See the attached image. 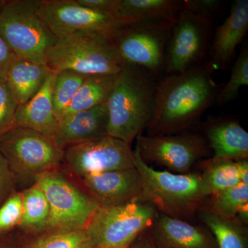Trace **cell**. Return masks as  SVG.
Masks as SVG:
<instances>
[{
	"instance_id": "cell-33",
	"label": "cell",
	"mask_w": 248,
	"mask_h": 248,
	"mask_svg": "<svg viewBox=\"0 0 248 248\" xmlns=\"http://www.w3.org/2000/svg\"><path fill=\"white\" fill-rule=\"evenodd\" d=\"M15 180L7 161L0 153V205L14 193Z\"/></svg>"
},
{
	"instance_id": "cell-20",
	"label": "cell",
	"mask_w": 248,
	"mask_h": 248,
	"mask_svg": "<svg viewBox=\"0 0 248 248\" xmlns=\"http://www.w3.org/2000/svg\"><path fill=\"white\" fill-rule=\"evenodd\" d=\"M45 63L17 58L6 74V86L18 106L31 100L45 85L53 73Z\"/></svg>"
},
{
	"instance_id": "cell-35",
	"label": "cell",
	"mask_w": 248,
	"mask_h": 248,
	"mask_svg": "<svg viewBox=\"0 0 248 248\" xmlns=\"http://www.w3.org/2000/svg\"><path fill=\"white\" fill-rule=\"evenodd\" d=\"M17 58L0 36V81H5L10 67Z\"/></svg>"
},
{
	"instance_id": "cell-37",
	"label": "cell",
	"mask_w": 248,
	"mask_h": 248,
	"mask_svg": "<svg viewBox=\"0 0 248 248\" xmlns=\"http://www.w3.org/2000/svg\"><path fill=\"white\" fill-rule=\"evenodd\" d=\"M133 248H158L156 245L153 242V240L148 239V238H143Z\"/></svg>"
},
{
	"instance_id": "cell-15",
	"label": "cell",
	"mask_w": 248,
	"mask_h": 248,
	"mask_svg": "<svg viewBox=\"0 0 248 248\" xmlns=\"http://www.w3.org/2000/svg\"><path fill=\"white\" fill-rule=\"evenodd\" d=\"M248 30V1L236 0L229 16L217 28L213 43L209 48L210 59L207 62L215 71L226 68Z\"/></svg>"
},
{
	"instance_id": "cell-31",
	"label": "cell",
	"mask_w": 248,
	"mask_h": 248,
	"mask_svg": "<svg viewBox=\"0 0 248 248\" xmlns=\"http://www.w3.org/2000/svg\"><path fill=\"white\" fill-rule=\"evenodd\" d=\"M17 107L6 82L0 81V138L14 128Z\"/></svg>"
},
{
	"instance_id": "cell-13",
	"label": "cell",
	"mask_w": 248,
	"mask_h": 248,
	"mask_svg": "<svg viewBox=\"0 0 248 248\" xmlns=\"http://www.w3.org/2000/svg\"><path fill=\"white\" fill-rule=\"evenodd\" d=\"M37 11L58 39L78 32L111 37L122 25L112 16L84 7L76 0H37Z\"/></svg>"
},
{
	"instance_id": "cell-40",
	"label": "cell",
	"mask_w": 248,
	"mask_h": 248,
	"mask_svg": "<svg viewBox=\"0 0 248 248\" xmlns=\"http://www.w3.org/2000/svg\"></svg>"
},
{
	"instance_id": "cell-36",
	"label": "cell",
	"mask_w": 248,
	"mask_h": 248,
	"mask_svg": "<svg viewBox=\"0 0 248 248\" xmlns=\"http://www.w3.org/2000/svg\"><path fill=\"white\" fill-rule=\"evenodd\" d=\"M239 170L240 180L241 184L248 185V159L236 161Z\"/></svg>"
},
{
	"instance_id": "cell-25",
	"label": "cell",
	"mask_w": 248,
	"mask_h": 248,
	"mask_svg": "<svg viewBox=\"0 0 248 248\" xmlns=\"http://www.w3.org/2000/svg\"><path fill=\"white\" fill-rule=\"evenodd\" d=\"M14 248H93L85 230L45 231L30 234Z\"/></svg>"
},
{
	"instance_id": "cell-1",
	"label": "cell",
	"mask_w": 248,
	"mask_h": 248,
	"mask_svg": "<svg viewBox=\"0 0 248 248\" xmlns=\"http://www.w3.org/2000/svg\"><path fill=\"white\" fill-rule=\"evenodd\" d=\"M214 72L205 62L157 81L148 135H169L197 124L215 103L222 86L214 79Z\"/></svg>"
},
{
	"instance_id": "cell-24",
	"label": "cell",
	"mask_w": 248,
	"mask_h": 248,
	"mask_svg": "<svg viewBox=\"0 0 248 248\" xmlns=\"http://www.w3.org/2000/svg\"><path fill=\"white\" fill-rule=\"evenodd\" d=\"M200 217L215 236L217 248H248L247 231L234 219L219 216L209 209L200 210Z\"/></svg>"
},
{
	"instance_id": "cell-19",
	"label": "cell",
	"mask_w": 248,
	"mask_h": 248,
	"mask_svg": "<svg viewBox=\"0 0 248 248\" xmlns=\"http://www.w3.org/2000/svg\"><path fill=\"white\" fill-rule=\"evenodd\" d=\"M54 76L53 71L37 94L26 104L18 106L14 128L31 129L53 139L58 125L52 100Z\"/></svg>"
},
{
	"instance_id": "cell-21",
	"label": "cell",
	"mask_w": 248,
	"mask_h": 248,
	"mask_svg": "<svg viewBox=\"0 0 248 248\" xmlns=\"http://www.w3.org/2000/svg\"><path fill=\"white\" fill-rule=\"evenodd\" d=\"M184 0H119L114 17L122 25L175 18Z\"/></svg>"
},
{
	"instance_id": "cell-26",
	"label": "cell",
	"mask_w": 248,
	"mask_h": 248,
	"mask_svg": "<svg viewBox=\"0 0 248 248\" xmlns=\"http://www.w3.org/2000/svg\"><path fill=\"white\" fill-rule=\"evenodd\" d=\"M88 76L71 70L55 72L52 86V100L57 120L59 121L61 118L62 114L71 104Z\"/></svg>"
},
{
	"instance_id": "cell-27",
	"label": "cell",
	"mask_w": 248,
	"mask_h": 248,
	"mask_svg": "<svg viewBox=\"0 0 248 248\" xmlns=\"http://www.w3.org/2000/svg\"><path fill=\"white\" fill-rule=\"evenodd\" d=\"M210 195L241 184L236 161L212 159L201 174Z\"/></svg>"
},
{
	"instance_id": "cell-38",
	"label": "cell",
	"mask_w": 248,
	"mask_h": 248,
	"mask_svg": "<svg viewBox=\"0 0 248 248\" xmlns=\"http://www.w3.org/2000/svg\"><path fill=\"white\" fill-rule=\"evenodd\" d=\"M6 0H0V12H1V11L2 10L3 7H4V4H6Z\"/></svg>"
},
{
	"instance_id": "cell-3",
	"label": "cell",
	"mask_w": 248,
	"mask_h": 248,
	"mask_svg": "<svg viewBox=\"0 0 248 248\" xmlns=\"http://www.w3.org/2000/svg\"><path fill=\"white\" fill-rule=\"evenodd\" d=\"M133 151L135 168L141 177L140 201L152 204L161 214L190 218L210 195L201 174L156 170L142 159L136 148Z\"/></svg>"
},
{
	"instance_id": "cell-29",
	"label": "cell",
	"mask_w": 248,
	"mask_h": 248,
	"mask_svg": "<svg viewBox=\"0 0 248 248\" xmlns=\"http://www.w3.org/2000/svg\"><path fill=\"white\" fill-rule=\"evenodd\" d=\"M248 86V48L244 46L236 59L231 78L221 86L215 103L218 106L225 105L237 97L242 86Z\"/></svg>"
},
{
	"instance_id": "cell-8",
	"label": "cell",
	"mask_w": 248,
	"mask_h": 248,
	"mask_svg": "<svg viewBox=\"0 0 248 248\" xmlns=\"http://www.w3.org/2000/svg\"><path fill=\"white\" fill-rule=\"evenodd\" d=\"M34 184L43 191L50 205L46 231L85 230L99 208L81 186L58 169L42 173Z\"/></svg>"
},
{
	"instance_id": "cell-23",
	"label": "cell",
	"mask_w": 248,
	"mask_h": 248,
	"mask_svg": "<svg viewBox=\"0 0 248 248\" xmlns=\"http://www.w3.org/2000/svg\"><path fill=\"white\" fill-rule=\"evenodd\" d=\"M22 216L19 227L29 234L46 231L50 205L42 189L37 184L22 192Z\"/></svg>"
},
{
	"instance_id": "cell-39",
	"label": "cell",
	"mask_w": 248,
	"mask_h": 248,
	"mask_svg": "<svg viewBox=\"0 0 248 248\" xmlns=\"http://www.w3.org/2000/svg\"><path fill=\"white\" fill-rule=\"evenodd\" d=\"M0 248H14L9 247V246H8V245L3 244V243H0Z\"/></svg>"
},
{
	"instance_id": "cell-11",
	"label": "cell",
	"mask_w": 248,
	"mask_h": 248,
	"mask_svg": "<svg viewBox=\"0 0 248 248\" xmlns=\"http://www.w3.org/2000/svg\"><path fill=\"white\" fill-rule=\"evenodd\" d=\"M145 162L165 166L177 174H188L198 160L208 155L205 137L198 133L138 135L137 147Z\"/></svg>"
},
{
	"instance_id": "cell-6",
	"label": "cell",
	"mask_w": 248,
	"mask_h": 248,
	"mask_svg": "<svg viewBox=\"0 0 248 248\" xmlns=\"http://www.w3.org/2000/svg\"><path fill=\"white\" fill-rule=\"evenodd\" d=\"M177 17L121 26L110 42L124 67L142 68L157 79L165 71L166 48Z\"/></svg>"
},
{
	"instance_id": "cell-2",
	"label": "cell",
	"mask_w": 248,
	"mask_h": 248,
	"mask_svg": "<svg viewBox=\"0 0 248 248\" xmlns=\"http://www.w3.org/2000/svg\"><path fill=\"white\" fill-rule=\"evenodd\" d=\"M157 79L138 67L117 74L107 104L109 136L130 145L147 128L154 112Z\"/></svg>"
},
{
	"instance_id": "cell-34",
	"label": "cell",
	"mask_w": 248,
	"mask_h": 248,
	"mask_svg": "<svg viewBox=\"0 0 248 248\" xmlns=\"http://www.w3.org/2000/svg\"><path fill=\"white\" fill-rule=\"evenodd\" d=\"M78 4L97 12L114 17L119 0H76ZM115 18V17H114Z\"/></svg>"
},
{
	"instance_id": "cell-5",
	"label": "cell",
	"mask_w": 248,
	"mask_h": 248,
	"mask_svg": "<svg viewBox=\"0 0 248 248\" xmlns=\"http://www.w3.org/2000/svg\"><path fill=\"white\" fill-rule=\"evenodd\" d=\"M52 71L71 70L85 76L117 75L124 68L110 37L78 32L59 39L46 54Z\"/></svg>"
},
{
	"instance_id": "cell-7",
	"label": "cell",
	"mask_w": 248,
	"mask_h": 248,
	"mask_svg": "<svg viewBox=\"0 0 248 248\" xmlns=\"http://www.w3.org/2000/svg\"><path fill=\"white\" fill-rule=\"evenodd\" d=\"M157 216L154 205L142 201L99 207L85 231L93 248H130Z\"/></svg>"
},
{
	"instance_id": "cell-4",
	"label": "cell",
	"mask_w": 248,
	"mask_h": 248,
	"mask_svg": "<svg viewBox=\"0 0 248 248\" xmlns=\"http://www.w3.org/2000/svg\"><path fill=\"white\" fill-rule=\"evenodd\" d=\"M37 0L6 1L0 12V36L18 58L46 64L59 39L37 11Z\"/></svg>"
},
{
	"instance_id": "cell-14",
	"label": "cell",
	"mask_w": 248,
	"mask_h": 248,
	"mask_svg": "<svg viewBox=\"0 0 248 248\" xmlns=\"http://www.w3.org/2000/svg\"><path fill=\"white\" fill-rule=\"evenodd\" d=\"M83 190L99 207H110L140 201L141 181L136 168L80 177Z\"/></svg>"
},
{
	"instance_id": "cell-30",
	"label": "cell",
	"mask_w": 248,
	"mask_h": 248,
	"mask_svg": "<svg viewBox=\"0 0 248 248\" xmlns=\"http://www.w3.org/2000/svg\"><path fill=\"white\" fill-rule=\"evenodd\" d=\"M22 216V192H14L0 205V236L19 226Z\"/></svg>"
},
{
	"instance_id": "cell-12",
	"label": "cell",
	"mask_w": 248,
	"mask_h": 248,
	"mask_svg": "<svg viewBox=\"0 0 248 248\" xmlns=\"http://www.w3.org/2000/svg\"><path fill=\"white\" fill-rule=\"evenodd\" d=\"M63 164L80 178L133 169L135 159L130 145L105 135L67 147L63 149Z\"/></svg>"
},
{
	"instance_id": "cell-28",
	"label": "cell",
	"mask_w": 248,
	"mask_h": 248,
	"mask_svg": "<svg viewBox=\"0 0 248 248\" xmlns=\"http://www.w3.org/2000/svg\"><path fill=\"white\" fill-rule=\"evenodd\" d=\"M210 211L225 218L234 219L240 210L248 205V185L239 184L214 194Z\"/></svg>"
},
{
	"instance_id": "cell-17",
	"label": "cell",
	"mask_w": 248,
	"mask_h": 248,
	"mask_svg": "<svg viewBox=\"0 0 248 248\" xmlns=\"http://www.w3.org/2000/svg\"><path fill=\"white\" fill-rule=\"evenodd\" d=\"M213 159H248V133L234 118L210 119L204 127Z\"/></svg>"
},
{
	"instance_id": "cell-9",
	"label": "cell",
	"mask_w": 248,
	"mask_h": 248,
	"mask_svg": "<svg viewBox=\"0 0 248 248\" xmlns=\"http://www.w3.org/2000/svg\"><path fill=\"white\" fill-rule=\"evenodd\" d=\"M0 153L16 179L34 182L37 176L63 164V150L53 138L20 127H15L0 138Z\"/></svg>"
},
{
	"instance_id": "cell-16",
	"label": "cell",
	"mask_w": 248,
	"mask_h": 248,
	"mask_svg": "<svg viewBox=\"0 0 248 248\" xmlns=\"http://www.w3.org/2000/svg\"><path fill=\"white\" fill-rule=\"evenodd\" d=\"M108 122L106 103L89 110L75 112L58 121L54 141L63 150L73 145L105 136L108 135Z\"/></svg>"
},
{
	"instance_id": "cell-18",
	"label": "cell",
	"mask_w": 248,
	"mask_h": 248,
	"mask_svg": "<svg viewBox=\"0 0 248 248\" xmlns=\"http://www.w3.org/2000/svg\"><path fill=\"white\" fill-rule=\"evenodd\" d=\"M153 226V241L158 248H217L211 236L184 220L161 213Z\"/></svg>"
},
{
	"instance_id": "cell-32",
	"label": "cell",
	"mask_w": 248,
	"mask_h": 248,
	"mask_svg": "<svg viewBox=\"0 0 248 248\" xmlns=\"http://www.w3.org/2000/svg\"><path fill=\"white\" fill-rule=\"evenodd\" d=\"M221 2L219 0H184V9L213 22Z\"/></svg>"
},
{
	"instance_id": "cell-10",
	"label": "cell",
	"mask_w": 248,
	"mask_h": 248,
	"mask_svg": "<svg viewBox=\"0 0 248 248\" xmlns=\"http://www.w3.org/2000/svg\"><path fill=\"white\" fill-rule=\"evenodd\" d=\"M213 22L183 9L178 14L166 48L165 71L183 73L199 66L208 54Z\"/></svg>"
},
{
	"instance_id": "cell-22",
	"label": "cell",
	"mask_w": 248,
	"mask_h": 248,
	"mask_svg": "<svg viewBox=\"0 0 248 248\" xmlns=\"http://www.w3.org/2000/svg\"><path fill=\"white\" fill-rule=\"evenodd\" d=\"M117 76V74L88 76L60 120L75 112L89 110L105 104L115 86Z\"/></svg>"
}]
</instances>
